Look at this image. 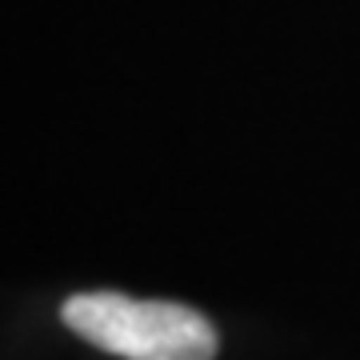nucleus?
Segmentation results:
<instances>
[{
    "instance_id": "1",
    "label": "nucleus",
    "mask_w": 360,
    "mask_h": 360,
    "mask_svg": "<svg viewBox=\"0 0 360 360\" xmlns=\"http://www.w3.org/2000/svg\"><path fill=\"white\" fill-rule=\"evenodd\" d=\"M60 321L89 345L124 360H212L217 328L188 304L136 300L124 292H77Z\"/></svg>"
}]
</instances>
